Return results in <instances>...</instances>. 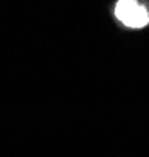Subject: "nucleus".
Masks as SVG:
<instances>
[{
	"label": "nucleus",
	"instance_id": "f257e3e1",
	"mask_svg": "<svg viewBox=\"0 0 149 157\" xmlns=\"http://www.w3.org/2000/svg\"><path fill=\"white\" fill-rule=\"evenodd\" d=\"M115 16L123 25L129 28H143L149 24V11L138 0H118Z\"/></svg>",
	"mask_w": 149,
	"mask_h": 157
}]
</instances>
